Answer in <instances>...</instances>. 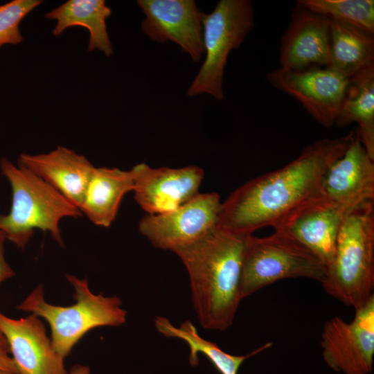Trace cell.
<instances>
[{"label":"cell","instance_id":"cell-1","mask_svg":"<svg viewBox=\"0 0 374 374\" xmlns=\"http://www.w3.org/2000/svg\"><path fill=\"white\" fill-rule=\"evenodd\" d=\"M355 135V129L345 136L317 141L283 167L247 181L222 202L216 227L250 235L272 226L296 206L321 192L326 172Z\"/></svg>","mask_w":374,"mask_h":374},{"label":"cell","instance_id":"cell-2","mask_svg":"<svg viewBox=\"0 0 374 374\" xmlns=\"http://www.w3.org/2000/svg\"><path fill=\"white\" fill-rule=\"evenodd\" d=\"M251 235L215 226L172 251L187 269L193 304L203 328L223 331L233 323L242 299V265Z\"/></svg>","mask_w":374,"mask_h":374},{"label":"cell","instance_id":"cell-3","mask_svg":"<svg viewBox=\"0 0 374 374\" xmlns=\"http://www.w3.org/2000/svg\"><path fill=\"white\" fill-rule=\"evenodd\" d=\"M0 170L12 190L10 211L0 214V231L6 239L23 249L34 231L40 229L63 246L60 220L82 216L81 211L43 179L8 159H0Z\"/></svg>","mask_w":374,"mask_h":374},{"label":"cell","instance_id":"cell-4","mask_svg":"<svg viewBox=\"0 0 374 374\" xmlns=\"http://www.w3.org/2000/svg\"><path fill=\"white\" fill-rule=\"evenodd\" d=\"M321 284L328 294L355 309L374 296L373 202L346 213Z\"/></svg>","mask_w":374,"mask_h":374},{"label":"cell","instance_id":"cell-5","mask_svg":"<svg viewBox=\"0 0 374 374\" xmlns=\"http://www.w3.org/2000/svg\"><path fill=\"white\" fill-rule=\"evenodd\" d=\"M66 278L74 288L75 303L60 306L47 303L43 285L39 284L17 306V310L31 312L48 322L53 346L64 359L89 330L121 326L127 317L119 298L94 294L87 278L73 275H66Z\"/></svg>","mask_w":374,"mask_h":374},{"label":"cell","instance_id":"cell-6","mask_svg":"<svg viewBox=\"0 0 374 374\" xmlns=\"http://www.w3.org/2000/svg\"><path fill=\"white\" fill-rule=\"evenodd\" d=\"M200 19L206 57L186 94L206 93L221 100L229 54L240 47L254 27L252 3L249 0H220L211 12H202Z\"/></svg>","mask_w":374,"mask_h":374},{"label":"cell","instance_id":"cell-7","mask_svg":"<svg viewBox=\"0 0 374 374\" xmlns=\"http://www.w3.org/2000/svg\"><path fill=\"white\" fill-rule=\"evenodd\" d=\"M325 276L324 264L294 240L275 231L262 238L251 235L242 261L241 297L280 280L307 278L321 283Z\"/></svg>","mask_w":374,"mask_h":374},{"label":"cell","instance_id":"cell-8","mask_svg":"<svg viewBox=\"0 0 374 374\" xmlns=\"http://www.w3.org/2000/svg\"><path fill=\"white\" fill-rule=\"evenodd\" d=\"M348 323L339 317L326 321L321 346L328 366L343 374H371L374 357V296L357 308Z\"/></svg>","mask_w":374,"mask_h":374},{"label":"cell","instance_id":"cell-9","mask_svg":"<svg viewBox=\"0 0 374 374\" xmlns=\"http://www.w3.org/2000/svg\"><path fill=\"white\" fill-rule=\"evenodd\" d=\"M268 82L296 99L321 125H335L349 80L328 67L300 71L279 67L267 73Z\"/></svg>","mask_w":374,"mask_h":374},{"label":"cell","instance_id":"cell-10","mask_svg":"<svg viewBox=\"0 0 374 374\" xmlns=\"http://www.w3.org/2000/svg\"><path fill=\"white\" fill-rule=\"evenodd\" d=\"M348 211L321 192L287 212L272 226L313 253L326 267L331 262L337 238Z\"/></svg>","mask_w":374,"mask_h":374},{"label":"cell","instance_id":"cell-11","mask_svg":"<svg viewBox=\"0 0 374 374\" xmlns=\"http://www.w3.org/2000/svg\"><path fill=\"white\" fill-rule=\"evenodd\" d=\"M221 204L217 193H199L171 211L146 214L139 223V230L154 247L172 251L215 228Z\"/></svg>","mask_w":374,"mask_h":374},{"label":"cell","instance_id":"cell-12","mask_svg":"<svg viewBox=\"0 0 374 374\" xmlns=\"http://www.w3.org/2000/svg\"><path fill=\"white\" fill-rule=\"evenodd\" d=\"M132 170L134 199L150 215L171 211L195 197L204 177V170L195 165L153 168L141 163Z\"/></svg>","mask_w":374,"mask_h":374},{"label":"cell","instance_id":"cell-13","mask_svg":"<svg viewBox=\"0 0 374 374\" xmlns=\"http://www.w3.org/2000/svg\"><path fill=\"white\" fill-rule=\"evenodd\" d=\"M145 15L143 32L157 42H172L195 62L204 53L201 13L194 0H138Z\"/></svg>","mask_w":374,"mask_h":374},{"label":"cell","instance_id":"cell-14","mask_svg":"<svg viewBox=\"0 0 374 374\" xmlns=\"http://www.w3.org/2000/svg\"><path fill=\"white\" fill-rule=\"evenodd\" d=\"M330 48V19L296 3L281 39L280 67L293 71L327 67Z\"/></svg>","mask_w":374,"mask_h":374},{"label":"cell","instance_id":"cell-15","mask_svg":"<svg viewBox=\"0 0 374 374\" xmlns=\"http://www.w3.org/2000/svg\"><path fill=\"white\" fill-rule=\"evenodd\" d=\"M0 329L19 374H68L39 317L13 319L0 312Z\"/></svg>","mask_w":374,"mask_h":374},{"label":"cell","instance_id":"cell-16","mask_svg":"<svg viewBox=\"0 0 374 374\" xmlns=\"http://www.w3.org/2000/svg\"><path fill=\"white\" fill-rule=\"evenodd\" d=\"M321 193L349 211L374 200V159L366 151L357 128L341 157L326 172Z\"/></svg>","mask_w":374,"mask_h":374},{"label":"cell","instance_id":"cell-17","mask_svg":"<svg viewBox=\"0 0 374 374\" xmlns=\"http://www.w3.org/2000/svg\"><path fill=\"white\" fill-rule=\"evenodd\" d=\"M17 164L43 179L80 210L96 168L84 155L64 146L48 153H22Z\"/></svg>","mask_w":374,"mask_h":374},{"label":"cell","instance_id":"cell-18","mask_svg":"<svg viewBox=\"0 0 374 374\" xmlns=\"http://www.w3.org/2000/svg\"><path fill=\"white\" fill-rule=\"evenodd\" d=\"M133 189L132 169L95 168L80 211L95 225L109 227L116 218L124 195Z\"/></svg>","mask_w":374,"mask_h":374},{"label":"cell","instance_id":"cell-19","mask_svg":"<svg viewBox=\"0 0 374 374\" xmlns=\"http://www.w3.org/2000/svg\"><path fill=\"white\" fill-rule=\"evenodd\" d=\"M112 10L104 0H69L44 15L48 19L56 21L53 29L54 36H60L66 28L82 26L89 33L88 51L95 49L109 57L113 46L109 39L106 21Z\"/></svg>","mask_w":374,"mask_h":374},{"label":"cell","instance_id":"cell-20","mask_svg":"<svg viewBox=\"0 0 374 374\" xmlns=\"http://www.w3.org/2000/svg\"><path fill=\"white\" fill-rule=\"evenodd\" d=\"M371 65H374V34L330 19L327 67L350 79Z\"/></svg>","mask_w":374,"mask_h":374},{"label":"cell","instance_id":"cell-21","mask_svg":"<svg viewBox=\"0 0 374 374\" xmlns=\"http://www.w3.org/2000/svg\"><path fill=\"white\" fill-rule=\"evenodd\" d=\"M356 123L362 143L374 159V65L349 80L335 125Z\"/></svg>","mask_w":374,"mask_h":374},{"label":"cell","instance_id":"cell-22","mask_svg":"<svg viewBox=\"0 0 374 374\" xmlns=\"http://www.w3.org/2000/svg\"><path fill=\"white\" fill-rule=\"evenodd\" d=\"M154 326L164 336L180 339L188 345L191 366L198 364V354L202 353L211 362L220 374H238L241 364L247 359L271 346V343L268 342L249 354L233 355L224 352L216 344L202 338L190 321L175 327L168 319L159 316L154 319Z\"/></svg>","mask_w":374,"mask_h":374},{"label":"cell","instance_id":"cell-23","mask_svg":"<svg viewBox=\"0 0 374 374\" xmlns=\"http://www.w3.org/2000/svg\"><path fill=\"white\" fill-rule=\"evenodd\" d=\"M297 3L332 20L374 34L373 0H299Z\"/></svg>","mask_w":374,"mask_h":374},{"label":"cell","instance_id":"cell-24","mask_svg":"<svg viewBox=\"0 0 374 374\" xmlns=\"http://www.w3.org/2000/svg\"><path fill=\"white\" fill-rule=\"evenodd\" d=\"M41 0H12L0 5V48L6 44L16 45L24 37L19 25L23 19L42 3Z\"/></svg>","mask_w":374,"mask_h":374},{"label":"cell","instance_id":"cell-25","mask_svg":"<svg viewBox=\"0 0 374 374\" xmlns=\"http://www.w3.org/2000/svg\"><path fill=\"white\" fill-rule=\"evenodd\" d=\"M0 371L19 374L15 363L10 355L7 340L0 329Z\"/></svg>","mask_w":374,"mask_h":374},{"label":"cell","instance_id":"cell-26","mask_svg":"<svg viewBox=\"0 0 374 374\" xmlns=\"http://www.w3.org/2000/svg\"><path fill=\"white\" fill-rule=\"evenodd\" d=\"M6 240L4 233L0 231V284L15 275L5 258L4 244Z\"/></svg>","mask_w":374,"mask_h":374},{"label":"cell","instance_id":"cell-27","mask_svg":"<svg viewBox=\"0 0 374 374\" xmlns=\"http://www.w3.org/2000/svg\"><path fill=\"white\" fill-rule=\"evenodd\" d=\"M68 374H91V371L87 366L74 365Z\"/></svg>","mask_w":374,"mask_h":374},{"label":"cell","instance_id":"cell-28","mask_svg":"<svg viewBox=\"0 0 374 374\" xmlns=\"http://www.w3.org/2000/svg\"><path fill=\"white\" fill-rule=\"evenodd\" d=\"M0 374H15V373H6V372H3V371H0Z\"/></svg>","mask_w":374,"mask_h":374}]
</instances>
